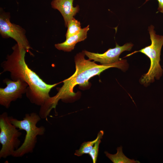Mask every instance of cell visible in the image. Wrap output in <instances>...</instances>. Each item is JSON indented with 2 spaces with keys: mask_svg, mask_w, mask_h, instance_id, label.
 <instances>
[{
  "mask_svg": "<svg viewBox=\"0 0 163 163\" xmlns=\"http://www.w3.org/2000/svg\"><path fill=\"white\" fill-rule=\"evenodd\" d=\"M13 52L7 56L1 64L2 72H8L13 81L21 80L28 85L26 96L30 101L43 106L50 97L49 92L58 84H48L29 68L25 59L27 51L16 43L12 47Z\"/></svg>",
  "mask_w": 163,
  "mask_h": 163,
  "instance_id": "obj_1",
  "label": "cell"
},
{
  "mask_svg": "<svg viewBox=\"0 0 163 163\" xmlns=\"http://www.w3.org/2000/svg\"><path fill=\"white\" fill-rule=\"evenodd\" d=\"M85 54L83 51L77 54L75 57V71L74 74L62 82L63 85L54 96L50 97L44 106L46 112L50 113L53 109H55L59 100L66 101L73 98L76 93L73 91L77 85L86 87L89 84V80L92 77L99 75L104 71L109 68L115 67L125 70L128 64L126 60L120 59L118 62L107 65H98L94 62L85 59Z\"/></svg>",
  "mask_w": 163,
  "mask_h": 163,
  "instance_id": "obj_2",
  "label": "cell"
},
{
  "mask_svg": "<svg viewBox=\"0 0 163 163\" xmlns=\"http://www.w3.org/2000/svg\"><path fill=\"white\" fill-rule=\"evenodd\" d=\"M9 118L11 123L19 130H23L26 132L24 142L14 152L12 156L21 157L25 154L33 153L37 142V136L43 135L46 131L44 126H37L41 119L39 114L34 112L26 113L21 120L12 116H9Z\"/></svg>",
  "mask_w": 163,
  "mask_h": 163,
  "instance_id": "obj_3",
  "label": "cell"
},
{
  "mask_svg": "<svg viewBox=\"0 0 163 163\" xmlns=\"http://www.w3.org/2000/svg\"><path fill=\"white\" fill-rule=\"evenodd\" d=\"M154 27L151 25L149 27L148 31L151 43L150 45L138 51H135L127 55L128 57L137 53L141 52L148 57L150 60V68L146 73L140 79L141 82L146 85L155 81V78L159 79L162 75L163 70L160 64L161 51L163 45V35H159L155 33Z\"/></svg>",
  "mask_w": 163,
  "mask_h": 163,
  "instance_id": "obj_4",
  "label": "cell"
},
{
  "mask_svg": "<svg viewBox=\"0 0 163 163\" xmlns=\"http://www.w3.org/2000/svg\"><path fill=\"white\" fill-rule=\"evenodd\" d=\"M11 122L6 112L0 115V158H6L12 156L14 152L20 147L19 138L22 133Z\"/></svg>",
  "mask_w": 163,
  "mask_h": 163,
  "instance_id": "obj_5",
  "label": "cell"
},
{
  "mask_svg": "<svg viewBox=\"0 0 163 163\" xmlns=\"http://www.w3.org/2000/svg\"><path fill=\"white\" fill-rule=\"evenodd\" d=\"M10 14L5 12L2 8L0 9V34L4 38H11L14 40L20 47L24 48L31 56L29 42L26 35V30L21 26L12 23L10 21Z\"/></svg>",
  "mask_w": 163,
  "mask_h": 163,
  "instance_id": "obj_6",
  "label": "cell"
},
{
  "mask_svg": "<svg viewBox=\"0 0 163 163\" xmlns=\"http://www.w3.org/2000/svg\"><path fill=\"white\" fill-rule=\"evenodd\" d=\"M3 82L7 86L5 88H0V104L8 109L12 102L21 98L22 95L26 93L28 85L21 80L14 81L5 79Z\"/></svg>",
  "mask_w": 163,
  "mask_h": 163,
  "instance_id": "obj_7",
  "label": "cell"
},
{
  "mask_svg": "<svg viewBox=\"0 0 163 163\" xmlns=\"http://www.w3.org/2000/svg\"><path fill=\"white\" fill-rule=\"evenodd\" d=\"M133 46L131 43H127L120 46L117 43L115 47L110 48L103 53H92L84 50L86 55L91 60L98 62L101 64L107 65L113 63L118 62L120 54L125 51H130Z\"/></svg>",
  "mask_w": 163,
  "mask_h": 163,
  "instance_id": "obj_8",
  "label": "cell"
},
{
  "mask_svg": "<svg viewBox=\"0 0 163 163\" xmlns=\"http://www.w3.org/2000/svg\"><path fill=\"white\" fill-rule=\"evenodd\" d=\"M74 0H53L51 3L52 8L58 10L62 16L65 26L67 27L70 20L79 12V6H73Z\"/></svg>",
  "mask_w": 163,
  "mask_h": 163,
  "instance_id": "obj_9",
  "label": "cell"
},
{
  "mask_svg": "<svg viewBox=\"0 0 163 163\" xmlns=\"http://www.w3.org/2000/svg\"><path fill=\"white\" fill-rule=\"evenodd\" d=\"M89 25L82 28L77 34L73 35L66 39V40L61 43L56 44L55 47L58 50L65 52H70L73 50L76 44L84 40L87 37V32L89 29Z\"/></svg>",
  "mask_w": 163,
  "mask_h": 163,
  "instance_id": "obj_10",
  "label": "cell"
},
{
  "mask_svg": "<svg viewBox=\"0 0 163 163\" xmlns=\"http://www.w3.org/2000/svg\"><path fill=\"white\" fill-rule=\"evenodd\" d=\"M121 146L117 148V152L114 154H111L107 151L104 152L106 156L113 163H137L140 162L134 159H130L123 153Z\"/></svg>",
  "mask_w": 163,
  "mask_h": 163,
  "instance_id": "obj_11",
  "label": "cell"
},
{
  "mask_svg": "<svg viewBox=\"0 0 163 163\" xmlns=\"http://www.w3.org/2000/svg\"><path fill=\"white\" fill-rule=\"evenodd\" d=\"M104 134V131L101 130L98 133L97 136L95 139L83 142L81 145L80 148L75 151V155L78 156H80L84 154H88L98 139L102 138Z\"/></svg>",
  "mask_w": 163,
  "mask_h": 163,
  "instance_id": "obj_12",
  "label": "cell"
},
{
  "mask_svg": "<svg viewBox=\"0 0 163 163\" xmlns=\"http://www.w3.org/2000/svg\"><path fill=\"white\" fill-rule=\"evenodd\" d=\"M67 27L68 29L65 35L66 39L77 34L82 29L80 21L74 17L69 21Z\"/></svg>",
  "mask_w": 163,
  "mask_h": 163,
  "instance_id": "obj_13",
  "label": "cell"
},
{
  "mask_svg": "<svg viewBox=\"0 0 163 163\" xmlns=\"http://www.w3.org/2000/svg\"><path fill=\"white\" fill-rule=\"evenodd\" d=\"M101 142V139H98L95 143L91 150L88 154L91 158L93 163L96 162L98 154L99 146Z\"/></svg>",
  "mask_w": 163,
  "mask_h": 163,
  "instance_id": "obj_14",
  "label": "cell"
},
{
  "mask_svg": "<svg viewBox=\"0 0 163 163\" xmlns=\"http://www.w3.org/2000/svg\"><path fill=\"white\" fill-rule=\"evenodd\" d=\"M150 0H145L144 4L145 3ZM158 2V10L159 12L163 13V0H157Z\"/></svg>",
  "mask_w": 163,
  "mask_h": 163,
  "instance_id": "obj_15",
  "label": "cell"
}]
</instances>
